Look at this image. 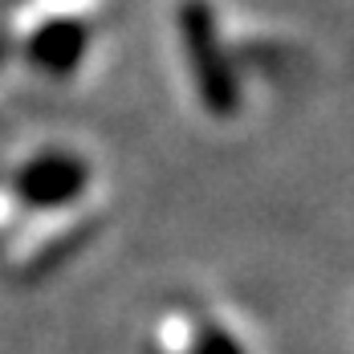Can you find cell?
Returning <instances> with one entry per match:
<instances>
[{"label": "cell", "instance_id": "6da1fadb", "mask_svg": "<svg viewBox=\"0 0 354 354\" xmlns=\"http://www.w3.org/2000/svg\"><path fill=\"white\" fill-rule=\"evenodd\" d=\"M179 37H183V53L196 77V94L212 118H232L241 110V82L232 70V57L220 41L216 12L204 0H183L179 4Z\"/></svg>", "mask_w": 354, "mask_h": 354}, {"label": "cell", "instance_id": "7a4b0ae2", "mask_svg": "<svg viewBox=\"0 0 354 354\" xmlns=\"http://www.w3.org/2000/svg\"><path fill=\"white\" fill-rule=\"evenodd\" d=\"M86 187H90V167L73 151H41L29 163H21V171L12 176L17 200L29 204L33 212L66 208L86 196Z\"/></svg>", "mask_w": 354, "mask_h": 354}, {"label": "cell", "instance_id": "3957f363", "mask_svg": "<svg viewBox=\"0 0 354 354\" xmlns=\"http://www.w3.org/2000/svg\"><path fill=\"white\" fill-rule=\"evenodd\" d=\"M86 45H90V29L82 25V21H73V17H53V21H45L33 37H29V62H33L37 70L45 73H73L82 66V57H86Z\"/></svg>", "mask_w": 354, "mask_h": 354}, {"label": "cell", "instance_id": "277c9868", "mask_svg": "<svg viewBox=\"0 0 354 354\" xmlns=\"http://www.w3.org/2000/svg\"><path fill=\"white\" fill-rule=\"evenodd\" d=\"M187 354H245V346L224 330V326H204L187 342Z\"/></svg>", "mask_w": 354, "mask_h": 354}, {"label": "cell", "instance_id": "5b68a950", "mask_svg": "<svg viewBox=\"0 0 354 354\" xmlns=\"http://www.w3.org/2000/svg\"><path fill=\"white\" fill-rule=\"evenodd\" d=\"M4 57H8V37H0V66H4Z\"/></svg>", "mask_w": 354, "mask_h": 354}]
</instances>
